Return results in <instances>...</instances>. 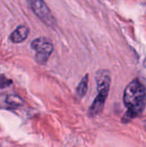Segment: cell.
I'll return each instance as SVG.
<instances>
[{
  "label": "cell",
  "mask_w": 146,
  "mask_h": 147,
  "mask_svg": "<svg viewBox=\"0 0 146 147\" xmlns=\"http://www.w3.org/2000/svg\"><path fill=\"white\" fill-rule=\"evenodd\" d=\"M123 102L127 108L122 118L124 123L137 118L143 112L146 105V88L139 79H134L126 87Z\"/></svg>",
  "instance_id": "obj_1"
},
{
  "label": "cell",
  "mask_w": 146,
  "mask_h": 147,
  "mask_svg": "<svg viewBox=\"0 0 146 147\" xmlns=\"http://www.w3.org/2000/svg\"><path fill=\"white\" fill-rule=\"evenodd\" d=\"M111 84V76L108 70L102 69L96 73V87L98 94L92 105L89 109V115L91 117L98 115L103 109Z\"/></svg>",
  "instance_id": "obj_2"
},
{
  "label": "cell",
  "mask_w": 146,
  "mask_h": 147,
  "mask_svg": "<svg viewBox=\"0 0 146 147\" xmlns=\"http://www.w3.org/2000/svg\"><path fill=\"white\" fill-rule=\"evenodd\" d=\"M31 47L36 52L35 59L40 65H45L53 51L52 43L45 37L34 40L31 43Z\"/></svg>",
  "instance_id": "obj_3"
},
{
  "label": "cell",
  "mask_w": 146,
  "mask_h": 147,
  "mask_svg": "<svg viewBox=\"0 0 146 147\" xmlns=\"http://www.w3.org/2000/svg\"><path fill=\"white\" fill-rule=\"evenodd\" d=\"M28 4L34 13L46 25L51 28L56 26V19L45 2L41 0H30L28 1Z\"/></svg>",
  "instance_id": "obj_4"
},
{
  "label": "cell",
  "mask_w": 146,
  "mask_h": 147,
  "mask_svg": "<svg viewBox=\"0 0 146 147\" xmlns=\"http://www.w3.org/2000/svg\"><path fill=\"white\" fill-rule=\"evenodd\" d=\"M28 28L24 26V25H22V26H19L17 27L13 32L12 34H10V40L12 42L14 43H20V42H22L23 40H25L28 35Z\"/></svg>",
  "instance_id": "obj_5"
},
{
  "label": "cell",
  "mask_w": 146,
  "mask_h": 147,
  "mask_svg": "<svg viewBox=\"0 0 146 147\" xmlns=\"http://www.w3.org/2000/svg\"><path fill=\"white\" fill-rule=\"evenodd\" d=\"M88 83H89V76L88 74H86L82 78V80L80 81L79 84L77 87V94L80 98L83 97L86 95L88 90Z\"/></svg>",
  "instance_id": "obj_6"
},
{
  "label": "cell",
  "mask_w": 146,
  "mask_h": 147,
  "mask_svg": "<svg viewBox=\"0 0 146 147\" xmlns=\"http://www.w3.org/2000/svg\"><path fill=\"white\" fill-rule=\"evenodd\" d=\"M5 102L12 108H18L23 104V100L17 95H9L5 99Z\"/></svg>",
  "instance_id": "obj_7"
},
{
  "label": "cell",
  "mask_w": 146,
  "mask_h": 147,
  "mask_svg": "<svg viewBox=\"0 0 146 147\" xmlns=\"http://www.w3.org/2000/svg\"><path fill=\"white\" fill-rule=\"evenodd\" d=\"M11 80L8 79L7 78H5L4 76H0V88L3 89L8 87L9 85L11 84Z\"/></svg>",
  "instance_id": "obj_8"
},
{
  "label": "cell",
  "mask_w": 146,
  "mask_h": 147,
  "mask_svg": "<svg viewBox=\"0 0 146 147\" xmlns=\"http://www.w3.org/2000/svg\"><path fill=\"white\" fill-rule=\"evenodd\" d=\"M145 127H146V124H145Z\"/></svg>",
  "instance_id": "obj_9"
}]
</instances>
